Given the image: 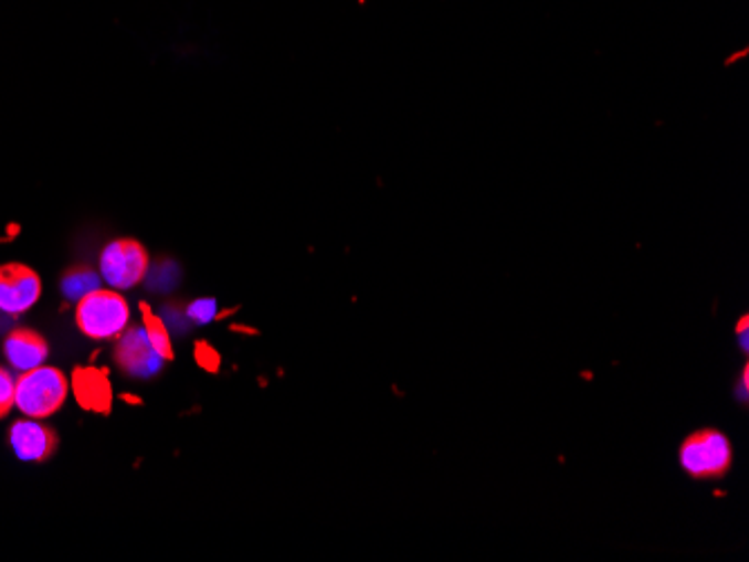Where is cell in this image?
Masks as SVG:
<instances>
[{
    "instance_id": "6da1fadb",
    "label": "cell",
    "mask_w": 749,
    "mask_h": 562,
    "mask_svg": "<svg viewBox=\"0 0 749 562\" xmlns=\"http://www.w3.org/2000/svg\"><path fill=\"white\" fill-rule=\"evenodd\" d=\"M67 377L52 365H39L21 372L14 383V409L30 420H45L54 415L67 399Z\"/></svg>"
},
{
    "instance_id": "7a4b0ae2",
    "label": "cell",
    "mask_w": 749,
    "mask_h": 562,
    "mask_svg": "<svg viewBox=\"0 0 749 562\" xmlns=\"http://www.w3.org/2000/svg\"><path fill=\"white\" fill-rule=\"evenodd\" d=\"M77 328L95 341L119 339L130 320V309L126 298L117 289H95L84 296L74 309Z\"/></svg>"
},
{
    "instance_id": "3957f363",
    "label": "cell",
    "mask_w": 749,
    "mask_h": 562,
    "mask_svg": "<svg viewBox=\"0 0 749 562\" xmlns=\"http://www.w3.org/2000/svg\"><path fill=\"white\" fill-rule=\"evenodd\" d=\"M678 459L687 475L696 479H716L729 470L734 450L725 433L698 431L683 442Z\"/></svg>"
},
{
    "instance_id": "277c9868",
    "label": "cell",
    "mask_w": 749,
    "mask_h": 562,
    "mask_svg": "<svg viewBox=\"0 0 749 562\" xmlns=\"http://www.w3.org/2000/svg\"><path fill=\"white\" fill-rule=\"evenodd\" d=\"M99 276L113 289H133L148 274V252L135 237H117L108 243L99 258Z\"/></svg>"
},
{
    "instance_id": "5b68a950",
    "label": "cell",
    "mask_w": 749,
    "mask_h": 562,
    "mask_svg": "<svg viewBox=\"0 0 749 562\" xmlns=\"http://www.w3.org/2000/svg\"><path fill=\"white\" fill-rule=\"evenodd\" d=\"M41 276L21 263L0 265V311L10 316L25 314L41 298Z\"/></svg>"
},
{
    "instance_id": "8992f818",
    "label": "cell",
    "mask_w": 749,
    "mask_h": 562,
    "mask_svg": "<svg viewBox=\"0 0 749 562\" xmlns=\"http://www.w3.org/2000/svg\"><path fill=\"white\" fill-rule=\"evenodd\" d=\"M115 361L122 372L135 379H148L160 372L165 359L156 352L146 337L144 328H126V332L117 339Z\"/></svg>"
},
{
    "instance_id": "52a82bcc",
    "label": "cell",
    "mask_w": 749,
    "mask_h": 562,
    "mask_svg": "<svg viewBox=\"0 0 749 562\" xmlns=\"http://www.w3.org/2000/svg\"><path fill=\"white\" fill-rule=\"evenodd\" d=\"M72 394L77 404L97 415H108L113 409V385L108 372L95 365H80L72 370Z\"/></svg>"
},
{
    "instance_id": "ba28073f",
    "label": "cell",
    "mask_w": 749,
    "mask_h": 562,
    "mask_svg": "<svg viewBox=\"0 0 749 562\" xmlns=\"http://www.w3.org/2000/svg\"><path fill=\"white\" fill-rule=\"evenodd\" d=\"M10 442L19 459L23 462H48L59 446V437L50 426L39 424V420H21L10 431Z\"/></svg>"
},
{
    "instance_id": "9c48e42d",
    "label": "cell",
    "mask_w": 749,
    "mask_h": 562,
    "mask_svg": "<svg viewBox=\"0 0 749 562\" xmlns=\"http://www.w3.org/2000/svg\"><path fill=\"white\" fill-rule=\"evenodd\" d=\"M3 350H6L10 365L19 372H28V370L43 365L45 359H48V352H50L48 341L30 328L12 330L6 339Z\"/></svg>"
},
{
    "instance_id": "30bf717a",
    "label": "cell",
    "mask_w": 749,
    "mask_h": 562,
    "mask_svg": "<svg viewBox=\"0 0 749 562\" xmlns=\"http://www.w3.org/2000/svg\"><path fill=\"white\" fill-rule=\"evenodd\" d=\"M99 287H102V276L86 265H77V267L67 269L61 278L63 296L67 300H74V303H80L84 296H88L91 291H95Z\"/></svg>"
},
{
    "instance_id": "8fae6325",
    "label": "cell",
    "mask_w": 749,
    "mask_h": 562,
    "mask_svg": "<svg viewBox=\"0 0 749 562\" xmlns=\"http://www.w3.org/2000/svg\"><path fill=\"white\" fill-rule=\"evenodd\" d=\"M139 314H141V320H144V330H146L148 341H151V346L156 348V352L165 361H171L173 359V346H171V337H169L165 320L160 316H156L151 305H146V303L139 305Z\"/></svg>"
},
{
    "instance_id": "7c38bea8",
    "label": "cell",
    "mask_w": 749,
    "mask_h": 562,
    "mask_svg": "<svg viewBox=\"0 0 749 562\" xmlns=\"http://www.w3.org/2000/svg\"><path fill=\"white\" fill-rule=\"evenodd\" d=\"M187 316L196 326H207L218 318V303L213 298H198L187 307Z\"/></svg>"
},
{
    "instance_id": "4fadbf2b",
    "label": "cell",
    "mask_w": 749,
    "mask_h": 562,
    "mask_svg": "<svg viewBox=\"0 0 749 562\" xmlns=\"http://www.w3.org/2000/svg\"><path fill=\"white\" fill-rule=\"evenodd\" d=\"M14 379L12 374L6 370V368H0V420L8 417L14 409Z\"/></svg>"
},
{
    "instance_id": "5bb4252c",
    "label": "cell",
    "mask_w": 749,
    "mask_h": 562,
    "mask_svg": "<svg viewBox=\"0 0 749 562\" xmlns=\"http://www.w3.org/2000/svg\"><path fill=\"white\" fill-rule=\"evenodd\" d=\"M193 357H196V363L207 370V372H218L220 368V354L215 348H211L207 341H198L196 343V350H193Z\"/></svg>"
},
{
    "instance_id": "9a60e30c",
    "label": "cell",
    "mask_w": 749,
    "mask_h": 562,
    "mask_svg": "<svg viewBox=\"0 0 749 562\" xmlns=\"http://www.w3.org/2000/svg\"><path fill=\"white\" fill-rule=\"evenodd\" d=\"M736 332H738V348H740V352H742V354H747V352H749V332H747V316H742V318H740V324H738Z\"/></svg>"
},
{
    "instance_id": "2e32d148",
    "label": "cell",
    "mask_w": 749,
    "mask_h": 562,
    "mask_svg": "<svg viewBox=\"0 0 749 562\" xmlns=\"http://www.w3.org/2000/svg\"><path fill=\"white\" fill-rule=\"evenodd\" d=\"M747 374H749V370L745 368L742 377L738 381V388L734 390V394H736V399L740 401V404H747V396H749V379H747Z\"/></svg>"
},
{
    "instance_id": "e0dca14e",
    "label": "cell",
    "mask_w": 749,
    "mask_h": 562,
    "mask_svg": "<svg viewBox=\"0 0 749 562\" xmlns=\"http://www.w3.org/2000/svg\"><path fill=\"white\" fill-rule=\"evenodd\" d=\"M124 401H128V404H141V399H137L135 394H122Z\"/></svg>"
}]
</instances>
